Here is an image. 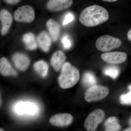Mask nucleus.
Masks as SVG:
<instances>
[{
    "label": "nucleus",
    "mask_w": 131,
    "mask_h": 131,
    "mask_svg": "<svg viewBox=\"0 0 131 131\" xmlns=\"http://www.w3.org/2000/svg\"><path fill=\"white\" fill-rule=\"evenodd\" d=\"M13 60L16 68L21 71L26 70L30 63L28 57L22 53L14 54L13 57Z\"/></svg>",
    "instance_id": "11"
},
{
    "label": "nucleus",
    "mask_w": 131,
    "mask_h": 131,
    "mask_svg": "<svg viewBox=\"0 0 131 131\" xmlns=\"http://www.w3.org/2000/svg\"><path fill=\"white\" fill-rule=\"evenodd\" d=\"M101 57L102 60L110 64L122 63L127 59V55L126 52L121 51L103 53Z\"/></svg>",
    "instance_id": "7"
},
{
    "label": "nucleus",
    "mask_w": 131,
    "mask_h": 131,
    "mask_svg": "<svg viewBox=\"0 0 131 131\" xmlns=\"http://www.w3.org/2000/svg\"><path fill=\"white\" fill-rule=\"evenodd\" d=\"M125 131H131V128H128V129H126L124 130Z\"/></svg>",
    "instance_id": "28"
},
{
    "label": "nucleus",
    "mask_w": 131,
    "mask_h": 131,
    "mask_svg": "<svg viewBox=\"0 0 131 131\" xmlns=\"http://www.w3.org/2000/svg\"><path fill=\"white\" fill-rule=\"evenodd\" d=\"M0 19L2 24L1 33L2 35L7 33L13 22V17L6 9H2L0 12Z\"/></svg>",
    "instance_id": "12"
},
{
    "label": "nucleus",
    "mask_w": 131,
    "mask_h": 131,
    "mask_svg": "<svg viewBox=\"0 0 131 131\" xmlns=\"http://www.w3.org/2000/svg\"><path fill=\"white\" fill-rule=\"evenodd\" d=\"M105 130L107 131H117L121 129V126L116 117H109L105 123Z\"/></svg>",
    "instance_id": "19"
},
{
    "label": "nucleus",
    "mask_w": 131,
    "mask_h": 131,
    "mask_svg": "<svg viewBox=\"0 0 131 131\" xmlns=\"http://www.w3.org/2000/svg\"><path fill=\"white\" fill-rule=\"evenodd\" d=\"M80 78L78 69L67 62L62 68L61 75L58 78L59 84L61 88H70L77 83Z\"/></svg>",
    "instance_id": "2"
},
{
    "label": "nucleus",
    "mask_w": 131,
    "mask_h": 131,
    "mask_svg": "<svg viewBox=\"0 0 131 131\" xmlns=\"http://www.w3.org/2000/svg\"><path fill=\"white\" fill-rule=\"evenodd\" d=\"M82 82L85 86L90 88L96 85L97 81L95 76L93 73L88 72L84 74L83 77Z\"/></svg>",
    "instance_id": "20"
},
{
    "label": "nucleus",
    "mask_w": 131,
    "mask_h": 131,
    "mask_svg": "<svg viewBox=\"0 0 131 131\" xmlns=\"http://www.w3.org/2000/svg\"><path fill=\"white\" fill-rule=\"evenodd\" d=\"M15 112L18 114L33 115L37 112V107L35 104L30 102H19L15 107Z\"/></svg>",
    "instance_id": "10"
},
{
    "label": "nucleus",
    "mask_w": 131,
    "mask_h": 131,
    "mask_svg": "<svg viewBox=\"0 0 131 131\" xmlns=\"http://www.w3.org/2000/svg\"><path fill=\"white\" fill-rule=\"evenodd\" d=\"M105 113L103 110L97 109L94 110L87 117L84 123V126L87 131L96 130L99 124L103 121Z\"/></svg>",
    "instance_id": "6"
},
{
    "label": "nucleus",
    "mask_w": 131,
    "mask_h": 131,
    "mask_svg": "<svg viewBox=\"0 0 131 131\" xmlns=\"http://www.w3.org/2000/svg\"><path fill=\"white\" fill-rule=\"evenodd\" d=\"M14 16L15 20L18 22L31 23L35 19V11L31 6L24 5L16 9Z\"/></svg>",
    "instance_id": "5"
},
{
    "label": "nucleus",
    "mask_w": 131,
    "mask_h": 131,
    "mask_svg": "<svg viewBox=\"0 0 131 131\" xmlns=\"http://www.w3.org/2000/svg\"><path fill=\"white\" fill-rule=\"evenodd\" d=\"M127 37L128 39L131 42V28L127 33Z\"/></svg>",
    "instance_id": "26"
},
{
    "label": "nucleus",
    "mask_w": 131,
    "mask_h": 131,
    "mask_svg": "<svg viewBox=\"0 0 131 131\" xmlns=\"http://www.w3.org/2000/svg\"><path fill=\"white\" fill-rule=\"evenodd\" d=\"M66 57L65 54L61 51L55 52L51 59V64L55 71H58L62 69L65 63Z\"/></svg>",
    "instance_id": "13"
},
{
    "label": "nucleus",
    "mask_w": 131,
    "mask_h": 131,
    "mask_svg": "<svg viewBox=\"0 0 131 131\" xmlns=\"http://www.w3.org/2000/svg\"><path fill=\"white\" fill-rule=\"evenodd\" d=\"M108 19L109 14L105 8L99 5H93L82 11L79 20L85 26L93 27L103 24Z\"/></svg>",
    "instance_id": "1"
},
{
    "label": "nucleus",
    "mask_w": 131,
    "mask_h": 131,
    "mask_svg": "<svg viewBox=\"0 0 131 131\" xmlns=\"http://www.w3.org/2000/svg\"><path fill=\"white\" fill-rule=\"evenodd\" d=\"M5 2L9 5H15L20 2L21 0H4Z\"/></svg>",
    "instance_id": "25"
},
{
    "label": "nucleus",
    "mask_w": 131,
    "mask_h": 131,
    "mask_svg": "<svg viewBox=\"0 0 131 131\" xmlns=\"http://www.w3.org/2000/svg\"><path fill=\"white\" fill-rule=\"evenodd\" d=\"M129 124L131 125V117L130 119V120H129Z\"/></svg>",
    "instance_id": "29"
},
{
    "label": "nucleus",
    "mask_w": 131,
    "mask_h": 131,
    "mask_svg": "<svg viewBox=\"0 0 131 131\" xmlns=\"http://www.w3.org/2000/svg\"><path fill=\"white\" fill-rule=\"evenodd\" d=\"M46 26L52 39L54 42L58 40L61 33V26L52 19H49L46 23Z\"/></svg>",
    "instance_id": "14"
},
{
    "label": "nucleus",
    "mask_w": 131,
    "mask_h": 131,
    "mask_svg": "<svg viewBox=\"0 0 131 131\" xmlns=\"http://www.w3.org/2000/svg\"><path fill=\"white\" fill-rule=\"evenodd\" d=\"M74 15L72 13H68L65 15L64 19L63 25L64 26L68 25V24L72 22L74 19Z\"/></svg>",
    "instance_id": "24"
},
{
    "label": "nucleus",
    "mask_w": 131,
    "mask_h": 131,
    "mask_svg": "<svg viewBox=\"0 0 131 131\" xmlns=\"http://www.w3.org/2000/svg\"><path fill=\"white\" fill-rule=\"evenodd\" d=\"M62 43L63 45V47L64 49H68L71 47L72 43L70 38L67 35H65L63 36L62 39Z\"/></svg>",
    "instance_id": "23"
},
{
    "label": "nucleus",
    "mask_w": 131,
    "mask_h": 131,
    "mask_svg": "<svg viewBox=\"0 0 131 131\" xmlns=\"http://www.w3.org/2000/svg\"><path fill=\"white\" fill-rule=\"evenodd\" d=\"M129 93L122 94L120 97L121 103L124 105H131V84L128 87Z\"/></svg>",
    "instance_id": "22"
},
{
    "label": "nucleus",
    "mask_w": 131,
    "mask_h": 131,
    "mask_svg": "<svg viewBox=\"0 0 131 131\" xmlns=\"http://www.w3.org/2000/svg\"><path fill=\"white\" fill-rule=\"evenodd\" d=\"M103 1L106 2H112L117 1L118 0H102Z\"/></svg>",
    "instance_id": "27"
},
{
    "label": "nucleus",
    "mask_w": 131,
    "mask_h": 131,
    "mask_svg": "<svg viewBox=\"0 0 131 131\" xmlns=\"http://www.w3.org/2000/svg\"><path fill=\"white\" fill-rule=\"evenodd\" d=\"M0 73L4 76H16L18 74L9 61L4 57L1 58L0 60Z\"/></svg>",
    "instance_id": "15"
},
{
    "label": "nucleus",
    "mask_w": 131,
    "mask_h": 131,
    "mask_svg": "<svg viewBox=\"0 0 131 131\" xmlns=\"http://www.w3.org/2000/svg\"><path fill=\"white\" fill-rule=\"evenodd\" d=\"M73 0H50L47 4V9L52 12H59L68 9L72 6Z\"/></svg>",
    "instance_id": "9"
},
{
    "label": "nucleus",
    "mask_w": 131,
    "mask_h": 131,
    "mask_svg": "<svg viewBox=\"0 0 131 131\" xmlns=\"http://www.w3.org/2000/svg\"><path fill=\"white\" fill-rule=\"evenodd\" d=\"M23 40L27 49L28 50H32L37 47V43L35 35L32 33H28L25 34L23 37Z\"/></svg>",
    "instance_id": "17"
},
{
    "label": "nucleus",
    "mask_w": 131,
    "mask_h": 131,
    "mask_svg": "<svg viewBox=\"0 0 131 131\" xmlns=\"http://www.w3.org/2000/svg\"><path fill=\"white\" fill-rule=\"evenodd\" d=\"M34 68L35 71L41 77H45L47 76L49 70L48 64L43 60L36 62L34 65Z\"/></svg>",
    "instance_id": "18"
},
{
    "label": "nucleus",
    "mask_w": 131,
    "mask_h": 131,
    "mask_svg": "<svg viewBox=\"0 0 131 131\" xmlns=\"http://www.w3.org/2000/svg\"><path fill=\"white\" fill-rule=\"evenodd\" d=\"M119 68L115 66H110L106 67L103 70V73L113 79L117 78L119 74Z\"/></svg>",
    "instance_id": "21"
},
{
    "label": "nucleus",
    "mask_w": 131,
    "mask_h": 131,
    "mask_svg": "<svg viewBox=\"0 0 131 131\" xmlns=\"http://www.w3.org/2000/svg\"><path fill=\"white\" fill-rule=\"evenodd\" d=\"M72 115L69 114H59L55 115L51 118V124L55 126L64 127L70 125L73 121Z\"/></svg>",
    "instance_id": "8"
},
{
    "label": "nucleus",
    "mask_w": 131,
    "mask_h": 131,
    "mask_svg": "<svg viewBox=\"0 0 131 131\" xmlns=\"http://www.w3.org/2000/svg\"><path fill=\"white\" fill-rule=\"evenodd\" d=\"M0 130H0V131H3V130L2 129H1H1H0Z\"/></svg>",
    "instance_id": "30"
},
{
    "label": "nucleus",
    "mask_w": 131,
    "mask_h": 131,
    "mask_svg": "<svg viewBox=\"0 0 131 131\" xmlns=\"http://www.w3.org/2000/svg\"><path fill=\"white\" fill-rule=\"evenodd\" d=\"M38 41L39 46L43 51L46 52L49 51L51 46V41L46 32L43 31L40 33L38 36Z\"/></svg>",
    "instance_id": "16"
},
{
    "label": "nucleus",
    "mask_w": 131,
    "mask_h": 131,
    "mask_svg": "<svg viewBox=\"0 0 131 131\" xmlns=\"http://www.w3.org/2000/svg\"><path fill=\"white\" fill-rule=\"evenodd\" d=\"M122 44V41L119 39L110 35H105L97 39L95 46L100 51L107 52L118 48Z\"/></svg>",
    "instance_id": "3"
},
{
    "label": "nucleus",
    "mask_w": 131,
    "mask_h": 131,
    "mask_svg": "<svg viewBox=\"0 0 131 131\" xmlns=\"http://www.w3.org/2000/svg\"><path fill=\"white\" fill-rule=\"evenodd\" d=\"M109 93V89L107 87L95 85L87 90L84 94V98L87 102H94L103 100Z\"/></svg>",
    "instance_id": "4"
}]
</instances>
